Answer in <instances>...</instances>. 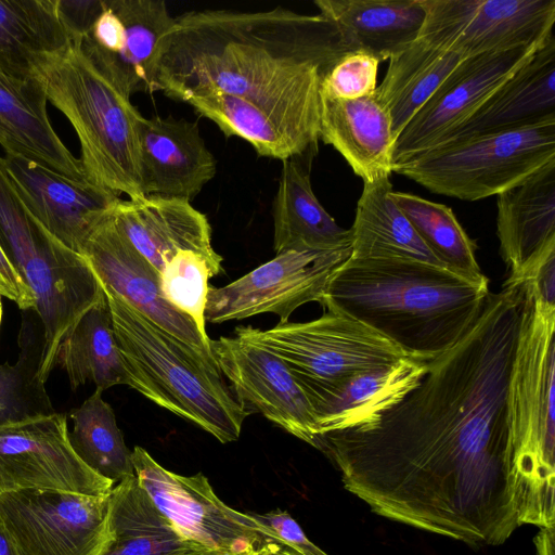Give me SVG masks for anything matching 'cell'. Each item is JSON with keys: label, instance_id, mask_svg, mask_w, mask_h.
<instances>
[{"label": "cell", "instance_id": "cell-44", "mask_svg": "<svg viewBox=\"0 0 555 555\" xmlns=\"http://www.w3.org/2000/svg\"><path fill=\"white\" fill-rule=\"evenodd\" d=\"M259 547V546H258ZM258 547H250L244 551H220L211 550L199 544L193 545L171 555H259Z\"/></svg>", "mask_w": 555, "mask_h": 555}, {"label": "cell", "instance_id": "cell-22", "mask_svg": "<svg viewBox=\"0 0 555 555\" xmlns=\"http://www.w3.org/2000/svg\"><path fill=\"white\" fill-rule=\"evenodd\" d=\"M112 215L120 232L158 274L181 250L197 251L222 263V257L212 247L206 215L190 202L152 195L120 199Z\"/></svg>", "mask_w": 555, "mask_h": 555}, {"label": "cell", "instance_id": "cell-11", "mask_svg": "<svg viewBox=\"0 0 555 555\" xmlns=\"http://www.w3.org/2000/svg\"><path fill=\"white\" fill-rule=\"evenodd\" d=\"M421 39L464 59L522 46H542L553 36L555 0H422Z\"/></svg>", "mask_w": 555, "mask_h": 555}, {"label": "cell", "instance_id": "cell-12", "mask_svg": "<svg viewBox=\"0 0 555 555\" xmlns=\"http://www.w3.org/2000/svg\"><path fill=\"white\" fill-rule=\"evenodd\" d=\"M351 247L332 250H286L222 287H209L205 319L218 324L261 313L288 322L300 306L320 302L335 271Z\"/></svg>", "mask_w": 555, "mask_h": 555}, {"label": "cell", "instance_id": "cell-32", "mask_svg": "<svg viewBox=\"0 0 555 555\" xmlns=\"http://www.w3.org/2000/svg\"><path fill=\"white\" fill-rule=\"evenodd\" d=\"M55 366L67 374L73 390L87 382L102 391L128 384L105 292L61 340Z\"/></svg>", "mask_w": 555, "mask_h": 555}, {"label": "cell", "instance_id": "cell-24", "mask_svg": "<svg viewBox=\"0 0 555 555\" xmlns=\"http://www.w3.org/2000/svg\"><path fill=\"white\" fill-rule=\"evenodd\" d=\"M319 138L332 145L364 183L390 178L396 135L375 91L356 100L321 96Z\"/></svg>", "mask_w": 555, "mask_h": 555}, {"label": "cell", "instance_id": "cell-46", "mask_svg": "<svg viewBox=\"0 0 555 555\" xmlns=\"http://www.w3.org/2000/svg\"><path fill=\"white\" fill-rule=\"evenodd\" d=\"M0 555H20L0 519Z\"/></svg>", "mask_w": 555, "mask_h": 555}, {"label": "cell", "instance_id": "cell-19", "mask_svg": "<svg viewBox=\"0 0 555 555\" xmlns=\"http://www.w3.org/2000/svg\"><path fill=\"white\" fill-rule=\"evenodd\" d=\"M2 160L28 212L62 244L80 255L92 231L121 199L103 186L69 179L20 155L4 153Z\"/></svg>", "mask_w": 555, "mask_h": 555}, {"label": "cell", "instance_id": "cell-1", "mask_svg": "<svg viewBox=\"0 0 555 555\" xmlns=\"http://www.w3.org/2000/svg\"><path fill=\"white\" fill-rule=\"evenodd\" d=\"M522 295L507 281L489 293L473 327L400 402L318 438L373 513L469 545H501L519 527L506 395Z\"/></svg>", "mask_w": 555, "mask_h": 555}, {"label": "cell", "instance_id": "cell-33", "mask_svg": "<svg viewBox=\"0 0 555 555\" xmlns=\"http://www.w3.org/2000/svg\"><path fill=\"white\" fill-rule=\"evenodd\" d=\"M108 516L114 539L103 555H171L197 544L177 532L135 475L114 485Z\"/></svg>", "mask_w": 555, "mask_h": 555}, {"label": "cell", "instance_id": "cell-18", "mask_svg": "<svg viewBox=\"0 0 555 555\" xmlns=\"http://www.w3.org/2000/svg\"><path fill=\"white\" fill-rule=\"evenodd\" d=\"M112 212L95 227L81 250L100 283L216 364L210 349L211 339L204 338L195 323L165 299L158 272L120 232Z\"/></svg>", "mask_w": 555, "mask_h": 555}, {"label": "cell", "instance_id": "cell-38", "mask_svg": "<svg viewBox=\"0 0 555 555\" xmlns=\"http://www.w3.org/2000/svg\"><path fill=\"white\" fill-rule=\"evenodd\" d=\"M29 349H23L18 362L0 365V426L54 410L37 377L39 359L30 360Z\"/></svg>", "mask_w": 555, "mask_h": 555}, {"label": "cell", "instance_id": "cell-17", "mask_svg": "<svg viewBox=\"0 0 555 555\" xmlns=\"http://www.w3.org/2000/svg\"><path fill=\"white\" fill-rule=\"evenodd\" d=\"M214 360L245 410L314 447L315 414L289 366L259 345L240 337L210 340Z\"/></svg>", "mask_w": 555, "mask_h": 555}, {"label": "cell", "instance_id": "cell-30", "mask_svg": "<svg viewBox=\"0 0 555 555\" xmlns=\"http://www.w3.org/2000/svg\"><path fill=\"white\" fill-rule=\"evenodd\" d=\"M184 102L212 120L227 137L247 141L260 156L285 160L318 144L295 126L244 98L210 90Z\"/></svg>", "mask_w": 555, "mask_h": 555}, {"label": "cell", "instance_id": "cell-27", "mask_svg": "<svg viewBox=\"0 0 555 555\" xmlns=\"http://www.w3.org/2000/svg\"><path fill=\"white\" fill-rule=\"evenodd\" d=\"M314 4L350 51L364 50L379 62L414 42L425 20L422 0H317Z\"/></svg>", "mask_w": 555, "mask_h": 555}, {"label": "cell", "instance_id": "cell-29", "mask_svg": "<svg viewBox=\"0 0 555 555\" xmlns=\"http://www.w3.org/2000/svg\"><path fill=\"white\" fill-rule=\"evenodd\" d=\"M390 178L363 184L351 231L352 259H408L444 268L391 197Z\"/></svg>", "mask_w": 555, "mask_h": 555}, {"label": "cell", "instance_id": "cell-39", "mask_svg": "<svg viewBox=\"0 0 555 555\" xmlns=\"http://www.w3.org/2000/svg\"><path fill=\"white\" fill-rule=\"evenodd\" d=\"M379 61L364 50L341 55L325 73L320 95L327 99L356 100L374 93Z\"/></svg>", "mask_w": 555, "mask_h": 555}, {"label": "cell", "instance_id": "cell-36", "mask_svg": "<svg viewBox=\"0 0 555 555\" xmlns=\"http://www.w3.org/2000/svg\"><path fill=\"white\" fill-rule=\"evenodd\" d=\"M102 392L95 388L80 406L70 411L73 430L68 431V439L87 466L116 485L134 475L132 451L126 446L114 410Z\"/></svg>", "mask_w": 555, "mask_h": 555}, {"label": "cell", "instance_id": "cell-20", "mask_svg": "<svg viewBox=\"0 0 555 555\" xmlns=\"http://www.w3.org/2000/svg\"><path fill=\"white\" fill-rule=\"evenodd\" d=\"M496 199V234L508 270L521 284L555 254V159Z\"/></svg>", "mask_w": 555, "mask_h": 555}, {"label": "cell", "instance_id": "cell-23", "mask_svg": "<svg viewBox=\"0 0 555 555\" xmlns=\"http://www.w3.org/2000/svg\"><path fill=\"white\" fill-rule=\"evenodd\" d=\"M552 120H555L554 36L440 144Z\"/></svg>", "mask_w": 555, "mask_h": 555}, {"label": "cell", "instance_id": "cell-10", "mask_svg": "<svg viewBox=\"0 0 555 555\" xmlns=\"http://www.w3.org/2000/svg\"><path fill=\"white\" fill-rule=\"evenodd\" d=\"M109 494L3 493L0 519L20 555H103L114 539Z\"/></svg>", "mask_w": 555, "mask_h": 555}, {"label": "cell", "instance_id": "cell-16", "mask_svg": "<svg viewBox=\"0 0 555 555\" xmlns=\"http://www.w3.org/2000/svg\"><path fill=\"white\" fill-rule=\"evenodd\" d=\"M544 44L522 46L462 61L397 137L392 169L440 144Z\"/></svg>", "mask_w": 555, "mask_h": 555}, {"label": "cell", "instance_id": "cell-2", "mask_svg": "<svg viewBox=\"0 0 555 555\" xmlns=\"http://www.w3.org/2000/svg\"><path fill=\"white\" fill-rule=\"evenodd\" d=\"M349 51L320 13L191 11L176 17L158 91L182 102L210 90L244 98L318 142L321 79Z\"/></svg>", "mask_w": 555, "mask_h": 555}, {"label": "cell", "instance_id": "cell-15", "mask_svg": "<svg viewBox=\"0 0 555 555\" xmlns=\"http://www.w3.org/2000/svg\"><path fill=\"white\" fill-rule=\"evenodd\" d=\"M132 463L141 487L184 540L234 552L260 545L257 520L221 501L203 474L172 473L139 446L132 451Z\"/></svg>", "mask_w": 555, "mask_h": 555}, {"label": "cell", "instance_id": "cell-8", "mask_svg": "<svg viewBox=\"0 0 555 555\" xmlns=\"http://www.w3.org/2000/svg\"><path fill=\"white\" fill-rule=\"evenodd\" d=\"M555 159V120L440 144L393 167L428 191L478 201L516 186Z\"/></svg>", "mask_w": 555, "mask_h": 555}, {"label": "cell", "instance_id": "cell-28", "mask_svg": "<svg viewBox=\"0 0 555 555\" xmlns=\"http://www.w3.org/2000/svg\"><path fill=\"white\" fill-rule=\"evenodd\" d=\"M282 163L273 199L275 253L351 247L350 229L338 225L321 205L312 190L310 175L297 157L282 160Z\"/></svg>", "mask_w": 555, "mask_h": 555}, {"label": "cell", "instance_id": "cell-13", "mask_svg": "<svg viewBox=\"0 0 555 555\" xmlns=\"http://www.w3.org/2000/svg\"><path fill=\"white\" fill-rule=\"evenodd\" d=\"M176 23L163 0H103L80 46L128 98L158 91V74Z\"/></svg>", "mask_w": 555, "mask_h": 555}, {"label": "cell", "instance_id": "cell-7", "mask_svg": "<svg viewBox=\"0 0 555 555\" xmlns=\"http://www.w3.org/2000/svg\"><path fill=\"white\" fill-rule=\"evenodd\" d=\"M0 244L31 289L43 343L36 377L44 385L61 340L104 295L86 258L48 232L26 209L0 156Z\"/></svg>", "mask_w": 555, "mask_h": 555}, {"label": "cell", "instance_id": "cell-25", "mask_svg": "<svg viewBox=\"0 0 555 555\" xmlns=\"http://www.w3.org/2000/svg\"><path fill=\"white\" fill-rule=\"evenodd\" d=\"M47 98L33 79L15 80L0 74V145L69 179L88 181L79 158L54 131Z\"/></svg>", "mask_w": 555, "mask_h": 555}, {"label": "cell", "instance_id": "cell-40", "mask_svg": "<svg viewBox=\"0 0 555 555\" xmlns=\"http://www.w3.org/2000/svg\"><path fill=\"white\" fill-rule=\"evenodd\" d=\"M250 514L259 524L261 534L276 539L300 555H327L307 538L298 522L286 511Z\"/></svg>", "mask_w": 555, "mask_h": 555}, {"label": "cell", "instance_id": "cell-14", "mask_svg": "<svg viewBox=\"0 0 555 555\" xmlns=\"http://www.w3.org/2000/svg\"><path fill=\"white\" fill-rule=\"evenodd\" d=\"M64 414L49 413L0 426V494L52 490L108 495L114 482L73 450Z\"/></svg>", "mask_w": 555, "mask_h": 555}, {"label": "cell", "instance_id": "cell-5", "mask_svg": "<svg viewBox=\"0 0 555 555\" xmlns=\"http://www.w3.org/2000/svg\"><path fill=\"white\" fill-rule=\"evenodd\" d=\"M30 78L74 128L87 180L131 201L143 198L140 127L144 116L96 67L80 42L34 56Z\"/></svg>", "mask_w": 555, "mask_h": 555}, {"label": "cell", "instance_id": "cell-47", "mask_svg": "<svg viewBox=\"0 0 555 555\" xmlns=\"http://www.w3.org/2000/svg\"><path fill=\"white\" fill-rule=\"evenodd\" d=\"M2 321V301H1V295H0V325Z\"/></svg>", "mask_w": 555, "mask_h": 555}, {"label": "cell", "instance_id": "cell-26", "mask_svg": "<svg viewBox=\"0 0 555 555\" xmlns=\"http://www.w3.org/2000/svg\"><path fill=\"white\" fill-rule=\"evenodd\" d=\"M426 372L427 362L403 358L358 374L312 401L319 437L371 424L415 389Z\"/></svg>", "mask_w": 555, "mask_h": 555}, {"label": "cell", "instance_id": "cell-37", "mask_svg": "<svg viewBox=\"0 0 555 555\" xmlns=\"http://www.w3.org/2000/svg\"><path fill=\"white\" fill-rule=\"evenodd\" d=\"M221 271V262L212 261L197 251L181 250L159 272V285L165 299L176 310L188 315L206 339H209L205 327L208 281Z\"/></svg>", "mask_w": 555, "mask_h": 555}, {"label": "cell", "instance_id": "cell-21", "mask_svg": "<svg viewBox=\"0 0 555 555\" xmlns=\"http://www.w3.org/2000/svg\"><path fill=\"white\" fill-rule=\"evenodd\" d=\"M216 159L196 122L172 116L143 117L140 172L145 196L190 202L216 173Z\"/></svg>", "mask_w": 555, "mask_h": 555}, {"label": "cell", "instance_id": "cell-6", "mask_svg": "<svg viewBox=\"0 0 555 555\" xmlns=\"http://www.w3.org/2000/svg\"><path fill=\"white\" fill-rule=\"evenodd\" d=\"M102 287L124 359L127 386L221 443L237 440L249 413L217 364L165 332L113 291Z\"/></svg>", "mask_w": 555, "mask_h": 555}, {"label": "cell", "instance_id": "cell-3", "mask_svg": "<svg viewBox=\"0 0 555 555\" xmlns=\"http://www.w3.org/2000/svg\"><path fill=\"white\" fill-rule=\"evenodd\" d=\"M489 293V283L427 262L349 257L320 304L365 324L406 358L429 362L467 334Z\"/></svg>", "mask_w": 555, "mask_h": 555}, {"label": "cell", "instance_id": "cell-4", "mask_svg": "<svg viewBox=\"0 0 555 555\" xmlns=\"http://www.w3.org/2000/svg\"><path fill=\"white\" fill-rule=\"evenodd\" d=\"M555 306L524 283L506 421L519 526L555 525Z\"/></svg>", "mask_w": 555, "mask_h": 555}, {"label": "cell", "instance_id": "cell-9", "mask_svg": "<svg viewBox=\"0 0 555 555\" xmlns=\"http://www.w3.org/2000/svg\"><path fill=\"white\" fill-rule=\"evenodd\" d=\"M234 334L281 358L310 403L358 374L406 358L391 341L365 324L330 311L308 322H279L266 331L237 326Z\"/></svg>", "mask_w": 555, "mask_h": 555}, {"label": "cell", "instance_id": "cell-41", "mask_svg": "<svg viewBox=\"0 0 555 555\" xmlns=\"http://www.w3.org/2000/svg\"><path fill=\"white\" fill-rule=\"evenodd\" d=\"M60 20L70 41H81L103 10V0H56Z\"/></svg>", "mask_w": 555, "mask_h": 555}, {"label": "cell", "instance_id": "cell-45", "mask_svg": "<svg viewBox=\"0 0 555 555\" xmlns=\"http://www.w3.org/2000/svg\"><path fill=\"white\" fill-rule=\"evenodd\" d=\"M554 529V527L540 528L539 533L534 538L537 555H555Z\"/></svg>", "mask_w": 555, "mask_h": 555}, {"label": "cell", "instance_id": "cell-42", "mask_svg": "<svg viewBox=\"0 0 555 555\" xmlns=\"http://www.w3.org/2000/svg\"><path fill=\"white\" fill-rule=\"evenodd\" d=\"M0 295L23 310L35 309V296L0 244Z\"/></svg>", "mask_w": 555, "mask_h": 555}, {"label": "cell", "instance_id": "cell-43", "mask_svg": "<svg viewBox=\"0 0 555 555\" xmlns=\"http://www.w3.org/2000/svg\"><path fill=\"white\" fill-rule=\"evenodd\" d=\"M527 282L544 302L555 306V254L546 258Z\"/></svg>", "mask_w": 555, "mask_h": 555}, {"label": "cell", "instance_id": "cell-35", "mask_svg": "<svg viewBox=\"0 0 555 555\" xmlns=\"http://www.w3.org/2000/svg\"><path fill=\"white\" fill-rule=\"evenodd\" d=\"M391 197L446 269L476 283H489L476 258V243L450 207L393 190Z\"/></svg>", "mask_w": 555, "mask_h": 555}, {"label": "cell", "instance_id": "cell-31", "mask_svg": "<svg viewBox=\"0 0 555 555\" xmlns=\"http://www.w3.org/2000/svg\"><path fill=\"white\" fill-rule=\"evenodd\" d=\"M464 60L421 38L389 59L375 95L390 117L396 139Z\"/></svg>", "mask_w": 555, "mask_h": 555}, {"label": "cell", "instance_id": "cell-34", "mask_svg": "<svg viewBox=\"0 0 555 555\" xmlns=\"http://www.w3.org/2000/svg\"><path fill=\"white\" fill-rule=\"evenodd\" d=\"M70 42L56 0H0V74L30 80L31 59Z\"/></svg>", "mask_w": 555, "mask_h": 555}]
</instances>
